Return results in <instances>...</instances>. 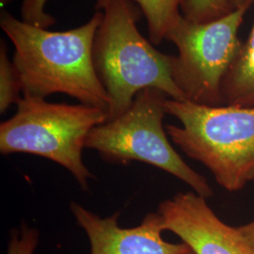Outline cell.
Wrapping results in <instances>:
<instances>
[{"label":"cell","mask_w":254,"mask_h":254,"mask_svg":"<svg viewBox=\"0 0 254 254\" xmlns=\"http://www.w3.org/2000/svg\"><path fill=\"white\" fill-rule=\"evenodd\" d=\"M46 1L47 0H24L21 9L23 21L42 28H47L54 25L55 19L45 11ZM110 2L111 0H97L96 9L105 10Z\"/></svg>","instance_id":"4fadbf2b"},{"label":"cell","mask_w":254,"mask_h":254,"mask_svg":"<svg viewBox=\"0 0 254 254\" xmlns=\"http://www.w3.org/2000/svg\"><path fill=\"white\" fill-rule=\"evenodd\" d=\"M70 208L88 236L91 254H196L184 242L176 244L164 240L163 220L157 211L147 214L136 227L122 228L119 212L100 218L74 201Z\"/></svg>","instance_id":"ba28073f"},{"label":"cell","mask_w":254,"mask_h":254,"mask_svg":"<svg viewBox=\"0 0 254 254\" xmlns=\"http://www.w3.org/2000/svg\"><path fill=\"white\" fill-rule=\"evenodd\" d=\"M147 20L150 41L159 45L181 15L180 9L185 0H134Z\"/></svg>","instance_id":"30bf717a"},{"label":"cell","mask_w":254,"mask_h":254,"mask_svg":"<svg viewBox=\"0 0 254 254\" xmlns=\"http://www.w3.org/2000/svg\"><path fill=\"white\" fill-rule=\"evenodd\" d=\"M157 212L164 230L178 236L196 254H254L237 227L223 222L206 199L194 191L162 201Z\"/></svg>","instance_id":"52a82bcc"},{"label":"cell","mask_w":254,"mask_h":254,"mask_svg":"<svg viewBox=\"0 0 254 254\" xmlns=\"http://www.w3.org/2000/svg\"><path fill=\"white\" fill-rule=\"evenodd\" d=\"M107 120V112L99 108L23 95L16 113L0 125V152L45 157L68 170L88 190L94 176L83 163L82 151L91 129Z\"/></svg>","instance_id":"277c9868"},{"label":"cell","mask_w":254,"mask_h":254,"mask_svg":"<svg viewBox=\"0 0 254 254\" xmlns=\"http://www.w3.org/2000/svg\"><path fill=\"white\" fill-rule=\"evenodd\" d=\"M165 109L182 125L166 126L169 137L208 169L221 188L236 192L254 181V108L167 98Z\"/></svg>","instance_id":"3957f363"},{"label":"cell","mask_w":254,"mask_h":254,"mask_svg":"<svg viewBox=\"0 0 254 254\" xmlns=\"http://www.w3.org/2000/svg\"><path fill=\"white\" fill-rule=\"evenodd\" d=\"M131 0H111L93 43V64L109 94L107 122L129 109L139 91L153 88L186 101L173 78V57L156 50L137 27Z\"/></svg>","instance_id":"7a4b0ae2"},{"label":"cell","mask_w":254,"mask_h":254,"mask_svg":"<svg viewBox=\"0 0 254 254\" xmlns=\"http://www.w3.org/2000/svg\"><path fill=\"white\" fill-rule=\"evenodd\" d=\"M40 234L36 228L23 223L19 229H11L6 254H34L39 243Z\"/></svg>","instance_id":"5bb4252c"},{"label":"cell","mask_w":254,"mask_h":254,"mask_svg":"<svg viewBox=\"0 0 254 254\" xmlns=\"http://www.w3.org/2000/svg\"><path fill=\"white\" fill-rule=\"evenodd\" d=\"M232 1H233V2H234V3L236 5L238 2H241V1H243V0H232Z\"/></svg>","instance_id":"e0dca14e"},{"label":"cell","mask_w":254,"mask_h":254,"mask_svg":"<svg viewBox=\"0 0 254 254\" xmlns=\"http://www.w3.org/2000/svg\"><path fill=\"white\" fill-rule=\"evenodd\" d=\"M167 98L164 92L153 88L139 91L124 114L91 129L85 148L95 150L111 163L140 161L152 165L205 199L211 198L213 190L205 177L186 163L171 144L163 127Z\"/></svg>","instance_id":"5b68a950"},{"label":"cell","mask_w":254,"mask_h":254,"mask_svg":"<svg viewBox=\"0 0 254 254\" xmlns=\"http://www.w3.org/2000/svg\"><path fill=\"white\" fill-rule=\"evenodd\" d=\"M104 12L97 11L81 27L50 31L1 12L0 26L12 42V63L23 95L46 99L64 93L108 112L109 94L93 64V43Z\"/></svg>","instance_id":"6da1fadb"},{"label":"cell","mask_w":254,"mask_h":254,"mask_svg":"<svg viewBox=\"0 0 254 254\" xmlns=\"http://www.w3.org/2000/svg\"><path fill=\"white\" fill-rule=\"evenodd\" d=\"M221 106L254 108V19L220 85Z\"/></svg>","instance_id":"9c48e42d"},{"label":"cell","mask_w":254,"mask_h":254,"mask_svg":"<svg viewBox=\"0 0 254 254\" xmlns=\"http://www.w3.org/2000/svg\"><path fill=\"white\" fill-rule=\"evenodd\" d=\"M241 235L245 237L248 243L254 249V220L245 225L237 227Z\"/></svg>","instance_id":"9a60e30c"},{"label":"cell","mask_w":254,"mask_h":254,"mask_svg":"<svg viewBox=\"0 0 254 254\" xmlns=\"http://www.w3.org/2000/svg\"><path fill=\"white\" fill-rule=\"evenodd\" d=\"M236 7L232 0H185L181 11L191 22L208 23L230 13Z\"/></svg>","instance_id":"7c38bea8"},{"label":"cell","mask_w":254,"mask_h":254,"mask_svg":"<svg viewBox=\"0 0 254 254\" xmlns=\"http://www.w3.org/2000/svg\"><path fill=\"white\" fill-rule=\"evenodd\" d=\"M22 86L18 73L12 62H10L7 46L3 40L0 45V112L5 113L12 104L21 100Z\"/></svg>","instance_id":"8fae6325"},{"label":"cell","mask_w":254,"mask_h":254,"mask_svg":"<svg viewBox=\"0 0 254 254\" xmlns=\"http://www.w3.org/2000/svg\"><path fill=\"white\" fill-rule=\"evenodd\" d=\"M13 0H0V3H1V7H5L7 6L8 4H9L10 2H12Z\"/></svg>","instance_id":"2e32d148"},{"label":"cell","mask_w":254,"mask_h":254,"mask_svg":"<svg viewBox=\"0 0 254 254\" xmlns=\"http://www.w3.org/2000/svg\"><path fill=\"white\" fill-rule=\"evenodd\" d=\"M254 0H243L230 13L208 23H195L183 14L166 40L178 49L173 57V78L186 101L221 106L220 85L241 46L238 31Z\"/></svg>","instance_id":"8992f818"}]
</instances>
